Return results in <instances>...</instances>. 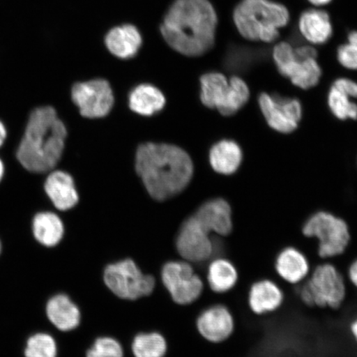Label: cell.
<instances>
[{
	"label": "cell",
	"mask_w": 357,
	"mask_h": 357,
	"mask_svg": "<svg viewBox=\"0 0 357 357\" xmlns=\"http://www.w3.org/2000/svg\"><path fill=\"white\" fill-rule=\"evenodd\" d=\"M218 22L216 10L209 0H176L165 17L160 32L174 50L199 56L214 46Z\"/></svg>",
	"instance_id": "6da1fadb"
},
{
	"label": "cell",
	"mask_w": 357,
	"mask_h": 357,
	"mask_svg": "<svg viewBox=\"0 0 357 357\" xmlns=\"http://www.w3.org/2000/svg\"><path fill=\"white\" fill-rule=\"evenodd\" d=\"M136 169L147 192L158 201L180 194L193 176V163L184 150L153 142L138 147Z\"/></svg>",
	"instance_id": "7a4b0ae2"
},
{
	"label": "cell",
	"mask_w": 357,
	"mask_h": 357,
	"mask_svg": "<svg viewBox=\"0 0 357 357\" xmlns=\"http://www.w3.org/2000/svg\"><path fill=\"white\" fill-rule=\"evenodd\" d=\"M66 128L50 106L31 113L16 155L30 172H50L59 162L65 149Z\"/></svg>",
	"instance_id": "3957f363"
},
{
	"label": "cell",
	"mask_w": 357,
	"mask_h": 357,
	"mask_svg": "<svg viewBox=\"0 0 357 357\" xmlns=\"http://www.w3.org/2000/svg\"><path fill=\"white\" fill-rule=\"evenodd\" d=\"M233 21L243 39L271 44L278 42L281 30L289 24L291 13L275 0H241L234 8Z\"/></svg>",
	"instance_id": "277c9868"
},
{
	"label": "cell",
	"mask_w": 357,
	"mask_h": 357,
	"mask_svg": "<svg viewBox=\"0 0 357 357\" xmlns=\"http://www.w3.org/2000/svg\"><path fill=\"white\" fill-rule=\"evenodd\" d=\"M298 289V297L310 307L336 310L344 302L347 287L344 278L331 263H324L310 272Z\"/></svg>",
	"instance_id": "5b68a950"
},
{
	"label": "cell",
	"mask_w": 357,
	"mask_h": 357,
	"mask_svg": "<svg viewBox=\"0 0 357 357\" xmlns=\"http://www.w3.org/2000/svg\"><path fill=\"white\" fill-rule=\"evenodd\" d=\"M302 233L318 240L321 258H333L344 253L350 244L351 234L347 223L334 214L319 211L312 214L303 226Z\"/></svg>",
	"instance_id": "8992f818"
},
{
	"label": "cell",
	"mask_w": 357,
	"mask_h": 357,
	"mask_svg": "<svg viewBox=\"0 0 357 357\" xmlns=\"http://www.w3.org/2000/svg\"><path fill=\"white\" fill-rule=\"evenodd\" d=\"M102 278L110 291L125 301L150 296L155 287L153 276L142 273L131 259L107 266Z\"/></svg>",
	"instance_id": "52a82bcc"
},
{
	"label": "cell",
	"mask_w": 357,
	"mask_h": 357,
	"mask_svg": "<svg viewBox=\"0 0 357 357\" xmlns=\"http://www.w3.org/2000/svg\"><path fill=\"white\" fill-rule=\"evenodd\" d=\"M271 55L279 73L289 79L294 86L309 89L319 84L323 73L318 58L301 59L294 45L287 41L276 43Z\"/></svg>",
	"instance_id": "ba28073f"
},
{
	"label": "cell",
	"mask_w": 357,
	"mask_h": 357,
	"mask_svg": "<svg viewBox=\"0 0 357 357\" xmlns=\"http://www.w3.org/2000/svg\"><path fill=\"white\" fill-rule=\"evenodd\" d=\"M164 287L178 305L197 301L204 291V282L188 261H169L162 270Z\"/></svg>",
	"instance_id": "9c48e42d"
},
{
	"label": "cell",
	"mask_w": 357,
	"mask_h": 357,
	"mask_svg": "<svg viewBox=\"0 0 357 357\" xmlns=\"http://www.w3.org/2000/svg\"><path fill=\"white\" fill-rule=\"evenodd\" d=\"M258 104L267 124L273 130L284 134L296 130L303 116L300 100L262 93Z\"/></svg>",
	"instance_id": "30bf717a"
},
{
	"label": "cell",
	"mask_w": 357,
	"mask_h": 357,
	"mask_svg": "<svg viewBox=\"0 0 357 357\" xmlns=\"http://www.w3.org/2000/svg\"><path fill=\"white\" fill-rule=\"evenodd\" d=\"M176 245L178 253L190 263L211 260L216 249L211 234L201 225L194 214L183 223Z\"/></svg>",
	"instance_id": "8fae6325"
},
{
	"label": "cell",
	"mask_w": 357,
	"mask_h": 357,
	"mask_svg": "<svg viewBox=\"0 0 357 357\" xmlns=\"http://www.w3.org/2000/svg\"><path fill=\"white\" fill-rule=\"evenodd\" d=\"M71 96L79 113L89 119L105 117L114 105L113 91L105 79L75 84Z\"/></svg>",
	"instance_id": "7c38bea8"
},
{
	"label": "cell",
	"mask_w": 357,
	"mask_h": 357,
	"mask_svg": "<svg viewBox=\"0 0 357 357\" xmlns=\"http://www.w3.org/2000/svg\"><path fill=\"white\" fill-rule=\"evenodd\" d=\"M196 327L205 340L220 343L233 335L235 321L233 314L226 306L216 305L201 312L196 321Z\"/></svg>",
	"instance_id": "4fadbf2b"
},
{
	"label": "cell",
	"mask_w": 357,
	"mask_h": 357,
	"mask_svg": "<svg viewBox=\"0 0 357 357\" xmlns=\"http://www.w3.org/2000/svg\"><path fill=\"white\" fill-rule=\"evenodd\" d=\"M298 31L306 43L318 47L328 43L333 35L331 15L322 8H311L298 16Z\"/></svg>",
	"instance_id": "5bb4252c"
},
{
	"label": "cell",
	"mask_w": 357,
	"mask_h": 357,
	"mask_svg": "<svg viewBox=\"0 0 357 357\" xmlns=\"http://www.w3.org/2000/svg\"><path fill=\"white\" fill-rule=\"evenodd\" d=\"M284 294L275 281L262 279L254 282L248 290V303L254 314L261 316L278 311L282 306Z\"/></svg>",
	"instance_id": "9a60e30c"
},
{
	"label": "cell",
	"mask_w": 357,
	"mask_h": 357,
	"mask_svg": "<svg viewBox=\"0 0 357 357\" xmlns=\"http://www.w3.org/2000/svg\"><path fill=\"white\" fill-rule=\"evenodd\" d=\"M194 215L211 234L226 236L233 231L231 208L225 199L208 201L201 205Z\"/></svg>",
	"instance_id": "2e32d148"
},
{
	"label": "cell",
	"mask_w": 357,
	"mask_h": 357,
	"mask_svg": "<svg viewBox=\"0 0 357 357\" xmlns=\"http://www.w3.org/2000/svg\"><path fill=\"white\" fill-rule=\"evenodd\" d=\"M275 271L284 282L294 285L303 283L311 272L305 254L294 247L284 248L278 254Z\"/></svg>",
	"instance_id": "e0dca14e"
},
{
	"label": "cell",
	"mask_w": 357,
	"mask_h": 357,
	"mask_svg": "<svg viewBox=\"0 0 357 357\" xmlns=\"http://www.w3.org/2000/svg\"><path fill=\"white\" fill-rule=\"evenodd\" d=\"M50 172L45 181V192L58 211H69L75 207L79 201L73 178L65 172Z\"/></svg>",
	"instance_id": "ac0fdd59"
},
{
	"label": "cell",
	"mask_w": 357,
	"mask_h": 357,
	"mask_svg": "<svg viewBox=\"0 0 357 357\" xmlns=\"http://www.w3.org/2000/svg\"><path fill=\"white\" fill-rule=\"evenodd\" d=\"M46 312L49 321L62 332L73 331L82 319L79 307L64 294H58L48 301Z\"/></svg>",
	"instance_id": "d6986e66"
},
{
	"label": "cell",
	"mask_w": 357,
	"mask_h": 357,
	"mask_svg": "<svg viewBox=\"0 0 357 357\" xmlns=\"http://www.w3.org/2000/svg\"><path fill=\"white\" fill-rule=\"evenodd\" d=\"M142 36L135 26L125 24L111 29L105 38L107 47L112 54L129 59L135 56L142 46Z\"/></svg>",
	"instance_id": "ffe728a7"
},
{
	"label": "cell",
	"mask_w": 357,
	"mask_h": 357,
	"mask_svg": "<svg viewBox=\"0 0 357 357\" xmlns=\"http://www.w3.org/2000/svg\"><path fill=\"white\" fill-rule=\"evenodd\" d=\"M243 159V150L236 142L222 140L209 153V162L217 173L229 176L238 171Z\"/></svg>",
	"instance_id": "44dd1931"
},
{
	"label": "cell",
	"mask_w": 357,
	"mask_h": 357,
	"mask_svg": "<svg viewBox=\"0 0 357 357\" xmlns=\"http://www.w3.org/2000/svg\"><path fill=\"white\" fill-rule=\"evenodd\" d=\"M33 234L35 239L44 247H55L63 238V222L54 213L40 212L33 218Z\"/></svg>",
	"instance_id": "7402d4cb"
},
{
	"label": "cell",
	"mask_w": 357,
	"mask_h": 357,
	"mask_svg": "<svg viewBox=\"0 0 357 357\" xmlns=\"http://www.w3.org/2000/svg\"><path fill=\"white\" fill-rule=\"evenodd\" d=\"M239 280L238 271L229 259L217 257L208 266L207 280L213 292L225 294L231 291Z\"/></svg>",
	"instance_id": "603a6c76"
},
{
	"label": "cell",
	"mask_w": 357,
	"mask_h": 357,
	"mask_svg": "<svg viewBox=\"0 0 357 357\" xmlns=\"http://www.w3.org/2000/svg\"><path fill=\"white\" fill-rule=\"evenodd\" d=\"M166 99L163 93L151 84H141L129 96V106L135 113L151 116L164 108Z\"/></svg>",
	"instance_id": "cb8c5ba5"
},
{
	"label": "cell",
	"mask_w": 357,
	"mask_h": 357,
	"mask_svg": "<svg viewBox=\"0 0 357 357\" xmlns=\"http://www.w3.org/2000/svg\"><path fill=\"white\" fill-rule=\"evenodd\" d=\"M200 99L203 105L218 110L229 91V79L220 73H209L200 78Z\"/></svg>",
	"instance_id": "d4e9b609"
},
{
	"label": "cell",
	"mask_w": 357,
	"mask_h": 357,
	"mask_svg": "<svg viewBox=\"0 0 357 357\" xmlns=\"http://www.w3.org/2000/svg\"><path fill=\"white\" fill-rule=\"evenodd\" d=\"M250 89L247 82L239 77L229 79V91H227L225 102L218 111L223 116H231L238 113L247 105L250 100Z\"/></svg>",
	"instance_id": "484cf974"
},
{
	"label": "cell",
	"mask_w": 357,
	"mask_h": 357,
	"mask_svg": "<svg viewBox=\"0 0 357 357\" xmlns=\"http://www.w3.org/2000/svg\"><path fill=\"white\" fill-rule=\"evenodd\" d=\"M132 350L135 357H164L167 343L158 333H139L133 339Z\"/></svg>",
	"instance_id": "4316f807"
},
{
	"label": "cell",
	"mask_w": 357,
	"mask_h": 357,
	"mask_svg": "<svg viewBox=\"0 0 357 357\" xmlns=\"http://www.w3.org/2000/svg\"><path fill=\"white\" fill-rule=\"evenodd\" d=\"M328 105L338 119H357V104L347 93L333 86L328 95Z\"/></svg>",
	"instance_id": "83f0119b"
},
{
	"label": "cell",
	"mask_w": 357,
	"mask_h": 357,
	"mask_svg": "<svg viewBox=\"0 0 357 357\" xmlns=\"http://www.w3.org/2000/svg\"><path fill=\"white\" fill-rule=\"evenodd\" d=\"M25 357H56L57 346L51 335L38 333L31 336L24 350Z\"/></svg>",
	"instance_id": "f1b7e54d"
},
{
	"label": "cell",
	"mask_w": 357,
	"mask_h": 357,
	"mask_svg": "<svg viewBox=\"0 0 357 357\" xmlns=\"http://www.w3.org/2000/svg\"><path fill=\"white\" fill-rule=\"evenodd\" d=\"M337 59L345 69L357 70V30L351 31L347 42L338 47Z\"/></svg>",
	"instance_id": "f546056e"
},
{
	"label": "cell",
	"mask_w": 357,
	"mask_h": 357,
	"mask_svg": "<svg viewBox=\"0 0 357 357\" xmlns=\"http://www.w3.org/2000/svg\"><path fill=\"white\" fill-rule=\"evenodd\" d=\"M86 357H124L123 349L116 339L109 337L97 338L86 352Z\"/></svg>",
	"instance_id": "4dcf8cb0"
},
{
	"label": "cell",
	"mask_w": 357,
	"mask_h": 357,
	"mask_svg": "<svg viewBox=\"0 0 357 357\" xmlns=\"http://www.w3.org/2000/svg\"><path fill=\"white\" fill-rule=\"evenodd\" d=\"M333 86L347 93L352 99H357V82L354 80L345 77L339 78L335 80Z\"/></svg>",
	"instance_id": "1f68e13d"
},
{
	"label": "cell",
	"mask_w": 357,
	"mask_h": 357,
	"mask_svg": "<svg viewBox=\"0 0 357 357\" xmlns=\"http://www.w3.org/2000/svg\"><path fill=\"white\" fill-rule=\"evenodd\" d=\"M347 275L351 283L357 289V258L349 266Z\"/></svg>",
	"instance_id": "d6a6232c"
},
{
	"label": "cell",
	"mask_w": 357,
	"mask_h": 357,
	"mask_svg": "<svg viewBox=\"0 0 357 357\" xmlns=\"http://www.w3.org/2000/svg\"><path fill=\"white\" fill-rule=\"evenodd\" d=\"M306 1L312 7L324 8V6H327L328 4L331 3L333 0H306Z\"/></svg>",
	"instance_id": "836d02e7"
},
{
	"label": "cell",
	"mask_w": 357,
	"mask_h": 357,
	"mask_svg": "<svg viewBox=\"0 0 357 357\" xmlns=\"http://www.w3.org/2000/svg\"><path fill=\"white\" fill-rule=\"evenodd\" d=\"M7 128L6 125L0 120V147H1L7 139Z\"/></svg>",
	"instance_id": "e575fe53"
},
{
	"label": "cell",
	"mask_w": 357,
	"mask_h": 357,
	"mask_svg": "<svg viewBox=\"0 0 357 357\" xmlns=\"http://www.w3.org/2000/svg\"><path fill=\"white\" fill-rule=\"evenodd\" d=\"M350 332L352 337H354L355 342L357 343V316L351 321L350 324Z\"/></svg>",
	"instance_id": "d590c367"
},
{
	"label": "cell",
	"mask_w": 357,
	"mask_h": 357,
	"mask_svg": "<svg viewBox=\"0 0 357 357\" xmlns=\"http://www.w3.org/2000/svg\"><path fill=\"white\" fill-rule=\"evenodd\" d=\"M4 172H6V167L1 158H0V182L3 180Z\"/></svg>",
	"instance_id": "8d00e7d4"
},
{
	"label": "cell",
	"mask_w": 357,
	"mask_h": 357,
	"mask_svg": "<svg viewBox=\"0 0 357 357\" xmlns=\"http://www.w3.org/2000/svg\"><path fill=\"white\" fill-rule=\"evenodd\" d=\"M1 252H2V243H1V241H0V254H1Z\"/></svg>",
	"instance_id": "74e56055"
}]
</instances>
